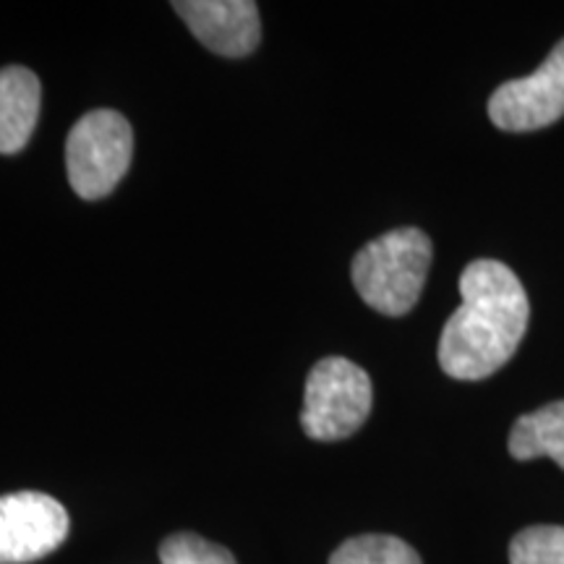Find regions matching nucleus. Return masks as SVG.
Wrapping results in <instances>:
<instances>
[{
    "instance_id": "1",
    "label": "nucleus",
    "mask_w": 564,
    "mask_h": 564,
    "mask_svg": "<svg viewBox=\"0 0 564 564\" xmlns=\"http://www.w3.org/2000/svg\"><path fill=\"white\" fill-rule=\"evenodd\" d=\"M463 303L444 324L440 366L447 377L478 382L510 361L523 340L531 303L510 267L476 259L460 274Z\"/></svg>"
},
{
    "instance_id": "2",
    "label": "nucleus",
    "mask_w": 564,
    "mask_h": 564,
    "mask_svg": "<svg viewBox=\"0 0 564 564\" xmlns=\"http://www.w3.org/2000/svg\"><path fill=\"white\" fill-rule=\"evenodd\" d=\"M432 241L419 228H398L366 243L352 259V285L384 316H403L419 303L432 267Z\"/></svg>"
},
{
    "instance_id": "3",
    "label": "nucleus",
    "mask_w": 564,
    "mask_h": 564,
    "mask_svg": "<svg viewBox=\"0 0 564 564\" xmlns=\"http://www.w3.org/2000/svg\"><path fill=\"white\" fill-rule=\"evenodd\" d=\"M373 387L369 373L348 358H324L312 369L303 392L301 426L316 442L352 436L371 413Z\"/></svg>"
},
{
    "instance_id": "4",
    "label": "nucleus",
    "mask_w": 564,
    "mask_h": 564,
    "mask_svg": "<svg viewBox=\"0 0 564 564\" xmlns=\"http://www.w3.org/2000/svg\"><path fill=\"white\" fill-rule=\"evenodd\" d=\"M133 131L121 112L91 110L66 141L68 183L82 199H105L129 171Z\"/></svg>"
},
{
    "instance_id": "5",
    "label": "nucleus",
    "mask_w": 564,
    "mask_h": 564,
    "mask_svg": "<svg viewBox=\"0 0 564 564\" xmlns=\"http://www.w3.org/2000/svg\"><path fill=\"white\" fill-rule=\"evenodd\" d=\"M68 535V512L42 491L0 497V564H30L53 554Z\"/></svg>"
},
{
    "instance_id": "6",
    "label": "nucleus",
    "mask_w": 564,
    "mask_h": 564,
    "mask_svg": "<svg viewBox=\"0 0 564 564\" xmlns=\"http://www.w3.org/2000/svg\"><path fill=\"white\" fill-rule=\"evenodd\" d=\"M564 116V40L525 79L505 82L491 95L489 118L497 129L528 133Z\"/></svg>"
},
{
    "instance_id": "7",
    "label": "nucleus",
    "mask_w": 564,
    "mask_h": 564,
    "mask_svg": "<svg viewBox=\"0 0 564 564\" xmlns=\"http://www.w3.org/2000/svg\"><path fill=\"white\" fill-rule=\"evenodd\" d=\"M173 9L194 37L223 58H246L262 40L259 6L253 0H181Z\"/></svg>"
},
{
    "instance_id": "8",
    "label": "nucleus",
    "mask_w": 564,
    "mask_h": 564,
    "mask_svg": "<svg viewBox=\"0 0 564 564\" xmlns=\"http://www.w3.org/2000/svg\"><path fill=\"white\" fill-rule=\"evenodd\" d=\"M40 97V79L30 68L0 70V154L24 150L37 126Z\"/></svg>"
},
{
    "instance_id": "9",
    "label": "nucleus",
    "mask_w": 564,
    "mask_h": 564,
    "mask_svg": "<svg viewBox=\"0 0 564 564\" xmlns=\"http://www.w3.org/2000/svg\"><path fill=\"white\" fill-rule=\"evenodd\" d=\"M510 455L514 460L552 457L564 470V400L520 415L510 432Z\"/></svg>"
},
{
    "instance_id": "10",
    "label": "nucleus",
    "mask_w": 564,
    "mask_h": 564,
    "mask_svg": "<svg viewBox=\"0 0 564 564\" xmlns=\"http://www.w3.org/2000/svg\"><path fill=\"white\" fill-rule=\"evenodd\" d=\"M329 564H421V556L403 539L369 533L337 546Z\"/></svg>"
},
{
    "instance_id": "11",
    "label": "nucleus",
    "mask_w": 564,
    "mask_h": 564,
    "mask_svg": "<svg viewBox=\"0 0 564 564\" xmlns=\"http://www.w3.org/2000/svg\"><path fill=\"white\" fill-rule=\"evenodd\" d=\"M510 564H564V528L533 525L510 544Z\"/></svg>"
},
{
    "instance_id": "12",
    "label": "nucleus",
    "mask_w": 564,
    "mask_h": 564,
    "mask_svg": "<svg viewBox=\"0 0 564 564\" xmlns=\"http://www.w3.org/2000/svg\"><path fill=\"white\" fill-rule=\"evenodd\" d=\"M162 564H238L225 546L196 533H175L160 546Z\"/></svg>"
}]
</instances>
